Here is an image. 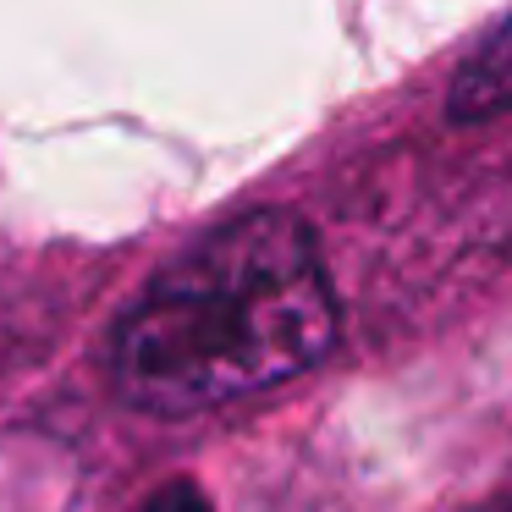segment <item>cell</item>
Masks as SVG:
<instances>
[{"label":"cell","mask_w":512,"mask_h":512,"mask_svg":"<svg viewBox=\"0 0 512 512\" xmlns=\"http://www.w3.org/2000/svg\"><path fill=\"white\" fill-rule=\"evenodd\" d=\"M336 336L314 232L287 210H248L182 248L116 331V386L133 408L210 413L287 386Z\"/></svg>","instance_id":"1"},{"label":"cell","mask_w":512,"mask_h":512,"mask_svg":"<svg viewBox=\"0 0 512 512\" xmlns=\"http://www.w3.org/2000/svg\"><path fill=\"white\" fill-rule=\"evenodd\" d=\"M446 111H452L457 122H485V116L512 111V17L457 67Z\"/></svg>","instance_id":"2"},{"label":"cell","mask_w":512,"mask_h":512,"mask_svg":"<svg viewBox=\"0 0 512 512\" xmlns=\"http://www.w3.org/2000/svg\"><path fill=\"white\" fill-rule=\"evenodd\" d=\"M138 512H210V501H204V490L193 485V479H171V485H160Z\"/></svg>","instance_id":"3"},{"label":"cell","mask_w":512,"mask_h":512,"mask_svg":"<svg viewBox=\"0 0 512 512\" xmlns=\"http://www.w3.org/2000/svg\"><path fill=\"white\" fill-rule=\"evenodd\" d=\"M507 512H512V507H507Z\"/></svg>","instance_id":"4"}]
</instances>
